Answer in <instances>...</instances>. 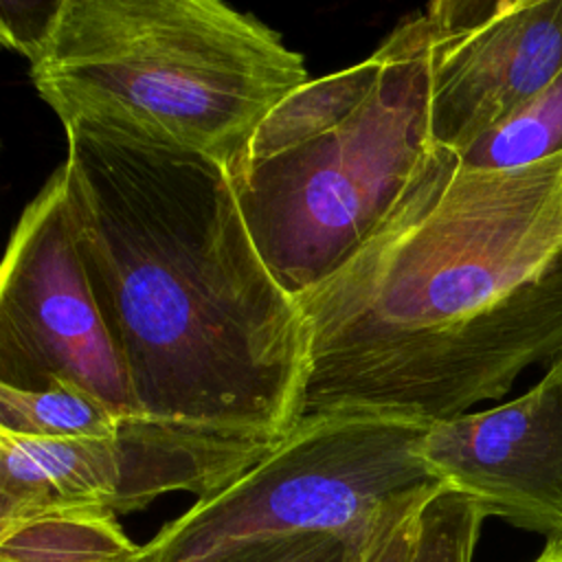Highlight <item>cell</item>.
I'll use <instances>...</instances> for the list:
<instances>
[{
    "mask_svg": "<svg viewBox=\"0 0 562 562\" xmlns=\"http://www.w3.org/2000/svg\"><path fill=\"white\" fill-rule=\"evenodd\" d=\"M132 562H149V560H147V555H145V549H143V553H140L136 560H132Z\"/></svg>",
    "mask_w": 562,
    "mask_h": 562,
    "instance_id": "cell-19",
    "label": "cell"
},
{
    "mask_svg": "<svg viewBox=\"0 0 562 562\" xmlns=\"http://www.w3.org/2000/svg\"><path fill=\"white\" fill-rule=\"evenodd\" d=\"M29 75L64 127L200 154L231 176L266 114L310 81L277 31L217 0H61Z\"/></svg>",
    "mask_w": 562,
    "mask_h": 562,
    "instance_id": "cell-3",
    "label": "cell"
},
{
    "mask_svg": "<svg viewBox=\"0 0 562 562\" xmlns=\"http://www.w3.org/2000/svg\"><path fill=\"white\" fill-rule=\"evenodd\" d=\"M140 553L112 514L57 512L0 527V562H132Z\"/></svg>",
    "mask_w": 562,
    "mask_h": 562,
    "instance_id": "cell-11",
    "label": "cell"
},
{
    "mask_svg": "<svg viewBox=\"0 0 562 562\" xmlns=\"http://www.w3.org/2000/svg\"><path fill=\"white\" fill-rule=\"evenodd\" d=\"M241 470L235 448L136 417L103 439L0 432V527L57 512L130 514L169 492L206 498Z\"/></svg>",
    "mask_w": 562,
    "mask_h": 562,
    "instance_id": "cell-7",
    "label": "cell"
},
{
    "mask_svg": "<svg viewBox=\"0 0 562 562\" xmlns=\"http://www.w3.org/2000/svg\"><path fill=\"white\" fill-rule=\"evenodd\" d=\"M428 426L400 415H307L252 468L167 522L145 555L220 562L274 538L364 540L389 512L441 485L422 457Z\"/></svg>",
    "mask_w": 562,
    "mask_h": 562,
    "instance_id": "cell-5",
    "label": "cell"
},
{
    "mask_svg": "<svg viewBox=\"0 0 562 562\" xmlns=\"http://www.w3.org/2000/svg\"><path fill=\"white\" fill-rule=\"evenodd\" d=\"M533 562H562V538L560 540H547L544 549Z\"/></svg>",
    "mask_w": 562,
    "mask_h": 562,
    "instance_id": "cell-18",
    "label": "cell"
},
{
    "mask_svg": "<svg viewBox=\"0 0 562 562\" xmlns=\"http://www.w3.org/2000/svg\"><path fill=\"white\" fill-rule=\"evenodd\" d=\"M382 70L384 57L375 50L356 66L292 90L259 123L246 147L244 160L233 176L257 162L288 154L342 125L371 97Z\"/></svg>",
    "mask_w": 562,
    "mask_h": 562,
    "instance_id": "cell-10",
    "label": "cell"
},
{
    "mask_svg": "<svg viewBox=\"0 0 562 562\" xmlns=\"http://www.w3.org/2000/svg\"><path fill=\"white\" fill-rule=\"evenodd\" d=\"M364 540L334 533L274 538L235 551L220 562H353V555Z\"/></svg>",
    "mask_w": 562,
    "mask_h": 562,
    "instance_id": "cell-15",
    "label": "cell"
},
{
    "mask_svg": "<svg viewBox=\"0 0 562 562\" xmlns=\"http://www.w3.org/2000/svg\"><path fill=\"white\" fill-rule=\"evenodd\" d=\"M430 494L432 490L389 512L375 527V531L360 544L353 562H411L417 538L419 512Z\"/></svg>",
    "mask_w": 562,
    "mask_h": 562,
    "instance_id": "cell-16",
    "label": "cell"
},
{
    "mask_svg": "<svg viewBox=\"0 0 562 562\" xmlns=\"http://www.w3.org/2000/svg\"><path fill=\"white\" fill-rule=\"evenodd\" d=\"M558 151H562V72L457 158L465 169L503 171Z\"/></svg>",
    "mask_w": 562,
    "mask_h": 562,
    "instance_id": "cell-13",
    "label": "cell"
},
{
    "mask_svg": "<svg viewBox=\"0 0 562 562\" xmlns=\"http://www.w3.org/2000/svg\"><path fill=\"white\" fill-rule=\"evenodd\" d=\"M378 50L382 77L353 116L231 176L250 237L292 299L364 246L435 147L430 35L422 11L402 20Z\"/></svg>",
    "mask_w": 562,
    "mask_h": 562,
    "instance_id": "cell-4",
    "label": "cell"
},
{
    "mask_svg": "<svg viewBox=\"0 0 562 562\" xmlns=\"http://www.w3.org/2000/svg\"><path fill=\"white\" fill-rule=\"evenodd\" d=\"M485 518L474 501L441 483L419 512L411 562H474Z\"/></svg>",
    "mask_w": 562,
    "mask_h": 562,
    "instance_id": "cell-14",
    "label": "cell"
},
{
    "mask_svg": "<svg viewBox=\"0 0 562 562\" xmlns=\"http://www.w3.org/2000/svg\"><path fill=\"white\" fill-rule=\"evenodd\" d=\"M68 220L136 419L274 448L303 419L305 327L211 158L70 125Z\"/></svg>",
    "mask_w": 562,
    "mask_h": 562,
    "instance_id": "cell-2",
    "label": "cell"
},
{
    "mask_svg": "<svg viewBox=\"0 0 562 562\" xmlns=\"http://www.w3.org/2000/svg\"><path fill=\"white\" fill-rule=\"evenodd\" d=\"M422 457L485 516L562 538V353L525 395L428 426Z\"/></svg>",
    "mask_w": 562,
    "mask_h": 562,
    "instance_id": "cell-9",
    "label": "cell"
},
{
    "mask_svg": "<svg viewBox=\"0 0 562 562\" xmlns=\"http://www.w3.org/2000/svg\"><path fill=\"white\" fill-rule=\"evenodd\" d=\"M0 386H72L136 417L125 364L75 244L61 167L26 204L4 252Z\"/></svg>",
    "mask_w": 562,
    "mask_h": 562,
    "instance_id": "cell-6",
    "label": "cell"
},
{
    "mask_svg": "<svg viewBox=\"0 0 562 562\" xmlns=\"http://www.w3.org/2000/svg\"><path fill=\"white\" fill-rule=\"evenodd\" d=\"M430 35V136L461 154L562 72V0H439Z\"/></svg>",
    "mask_w": 562,
    "mask_h": 562,
    "instance_id": "cell-8",
    "label": "cell"
},
{
    "mask_svg": "<svg viewBox=\"0 0 562 562\" xmlns=\"http://www.w3.org/2000/svg\"><path fill=\"white\" fill-rule=\"evenodd\" d=\"M61 0L53 2H11L2 0L0 33L2 42L24 55L29 61L44 44Z\"/></svg>",
    "mask_w": 562,
    "mask_h": 562,
    "instance_id": "cell-17",
    "label": "cell"
},
{
    "mask_svg": "<svg viewBox=\"0 0 562 562\" xmlns=\"http://www.w3.org/2000/svg\"><path fill=\"white\" fill-rule=\"evenodd\" d=\"M127 419L72 386L20 391L0 386V432L31 439L116 437Z\"/></svg>",
    "mask_w": 562,
    "mask_h": 562,
    "instance_id": "cell-12",
    "label": "cell"
},
{
    "mask_svg": "<svg viewBox=\"0 0 562 562\" xmlns=\"http://www.w3.org/2000/svg\"><path fill=\"white\" fill-rule=\"evenodd\" d=\"M296 303L303 417L435 424L503 397L562 353V151L474 171L435 145L380 228Z\"/></svg>",
    "mask_w": 562,
    "mask_h": 562,
    "instance_id": "cell-1",
    "label": "cell"
}]
</instances>
